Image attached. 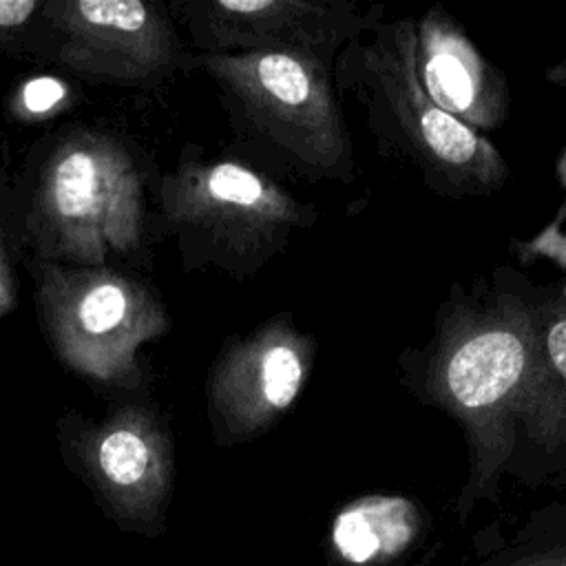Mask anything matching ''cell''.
Wrapping results in <instances>:
<instances>
[{"instance_id": "cell-13", "label": "cell", "mask_w": 566, "mask_h": 566, "mask_svg": "<svg viewBox=\"0 0 566 566\" xmlns=\"http://www.w3.org/2000/svg\"><path fill=\"white\" fill-rule=\"evenodd\" d=\"M64 97V86L53 80V77H38L31 80L24 91H22V99L24 106L33 113H42L49 111L51 106H55L60 99Z\"/></svg>"}, {"instance_id": "cell-11", "label": "cell", "mask_w": 566, "mask_h": 566, "mask_svg": "<svg viewBox=\"0 0 566 566\" xmlns=\"http://www.w3.org/2000/svg\"><path fill=\"white\" fill-rule=\"evenodd\" d=\"M53 203L64 219L88 217L99 201V170L93 155L75 150L66 155L53 172Z\"/></svg>"}, {"instance_id": "cell-1", "label": "cell", "mask_w": 566, "mask_h": 566, "mask_svg": "<svg viewBox=\"0 0 566 566\" xmlns=\"http://www.w3.org/2000/svg\"><path fill=\"white\" fill-rule=\"evenodd\" d=\"M535 292L531 281L497 270L493 283L449 298L431 340L402 356L407 385L464 429L480 482L515 449L535 363Z\"/></svg>"}, {"instance_id": "cell-4", "label": "cell", "mask_w": 566, "mask_h": 566, "mask_svg": "<svg viewBox=\"0 0 566 566\" xmlns=\"http://www.w3.org/2000/svg\"><path fill=\"white\" fill-rule=\"evenodd\" d=\"M184 214L226 265L252 272L312 228L318 210L281 179L239 161H217L188 175Z\"/></svg>"}, {"instance_id": "cell-10", "label": "cell", "mask_w": 566, "mask_h": 566, "mask_svg": "<svg viewBox=\"0 0 566 566\" xmlns=\"http://www.w3.org/2000/svg\"><path fill=\"white\" fill-rule=\"evenodd\" d=\"M97 467L117 493L128 502H142V495L159 486V460L142 433L128 427L108 431L97 449Z\"/></svg>"}, {"instance_id": "cell-7", "label": "cell", "mask_w": 566, "mask_h": 566, "mask_svg": "<svg viewBox=\"0 0 566 566\" xmlns=\"http://www.w3.org/2000/svg\"><path fill=\"white\" fill-rule=\"evenodd\" d=\"M413 62L422 88L458 122L480 135L506 124L511 95L504 73L444 7L433 4L413 18Z\"/></svg>"}, {"instance_id": "cell-15", "label": "cell", "mask_w": 566, "mask_h": 566, "mask_svg": "<svg viewBox=\"0 0 566 566\" xmlns=\"http://www.w3.org/2000/svg\"><path fill=\"white\" fill-rule=\"evenodd\" d=\"M546 80H548L555 88L562 91V95H564V108H566V51H564L562 60H557L555 64H551V66L546 69ZM559 175H562V179L566 181V150H564L562 161H559Z\"/></svg>"}, {"instance_id": "cell-5", "label": "cell", "mask_w": 566, "mask_h": 566, "mask_svg": "<svg viewBox=\"0 0 566 566\" xmlns=\"http://www.w3.org/2000/svg\"><path fill=\"white\" fill-rule=\"evenodd\" d=\"M316 340L290 316H272L228 349L210 385V407L232 438H252L285 416L312 376Z\"/></svg>"}, {"instance_id": "cell-14", "label": "cell", "mask_w": 566, "mask_h": 566, "mask_svg": "<svg viewBox=\"0 0 566 566\" xmlns=\"http://www.w3.org/2000/svg\"><path fill=\"white\" fill-rule=\"evenodd\" d=\"M33 0H0V29H15L35 11Z\"/></svg>"}, {"instance_id": "cell-2", "label": "cell", "mask_w": 566, "mask_h": 566, "mask_svg": "<svg viewBox=\"0 0 566 566\" xmlns=\"http://www.w3.org/2000/svg\"><path fill=\"white\" fill-rule=\"evenodd\" d=\"M338 95L365 113L378 150L409 164L436 195L467 199L504 188L502 153L442 111L422 88L413 62V18H382L343 49L334 64Z\"/></svg>"}, {"instance_id": "cell-16", "label": "cell", "mask_w": 566, "mask_h": 566, "mask_svg": "<svg viewBox=\"0 0 566 566\" xmlns=\"http://www.w3.org/2000/svg\"><path fill=\"white\" fill-rule=\"evenodd\" d=\"M11 303V294H9V285H7V279L2 274V265H0V312H4Z\"/></svg>"}, {"instance_id": "cell-6", "label": "cell", "mask_w": 566, "mask_h": 566, "mask_svg": "<svg viewBox=\"0 0 566 566\" xmlns=\"http://www.w3.org/2000/svg\"><path fill=\"white\" fill-rule=\"evenodd\" d=\"M382 18V4L352 0H217L203 9V33L214 53L274 51L334 66Z\"/></svg>"}, {"instance_id": "cell-12", "label": "cell", "mask_w": 566, "mask_h": 566, "mask_svg": "<svg viewBox=\"0 0 566 566\" xmlns=\"http://www.w3.org/2000/svg\"><path fill=\"white\" fill-rule=\"evenodd\" d=\"M126 312H128L126 292L117 283L104 281L93 285L84 294L77 307V321L88 334H106L124 323Z\"/></svg>"}, {"instance_id": "cell-9", "label": "cell", "mask_w": 566, "mask_h": 566, "mask_svg": "<svg viewBox=\"0 0 566 566\" xmlns=\"http://www.w3.org/2000/svg\"><path fill=\"white\" fill-rule=\"evenodd\" d=\"M420 526L418 509L398 495H367L347 504L334 520L332 542L343 559L371 564L405 551Z\"/></svg>"}, {"instance_id": "cell-3", "label": "cell", "mask_w": 566, "mask_h": 566, "mask_svg": "<svg viewBox=\"0 0 566 566\" xmlns=\"http://www.w3.org/2000/svg\"><path fill=\"white\" fill-rule=\"evenodd\" d=\"M239 135L256 150L263 172L310 184L356 177L352 133L334 84V66L294 53H210Z\"/></svg>"}, {"instance_id": "cell-8", "label": "cell", "mask_w": 566, "mask_h": 566, "mask_svg": "<svg viewBox=\"0 0 566 566\" xmlns=\"http://www.w3.org/2000/svg\"><path fill=\"white\" fill-rule=\"evenodd\" d=\"M535 363L517 416L515 444L566 447V296L548 287L535 292Z\"/></svg>"}]
</instances>
